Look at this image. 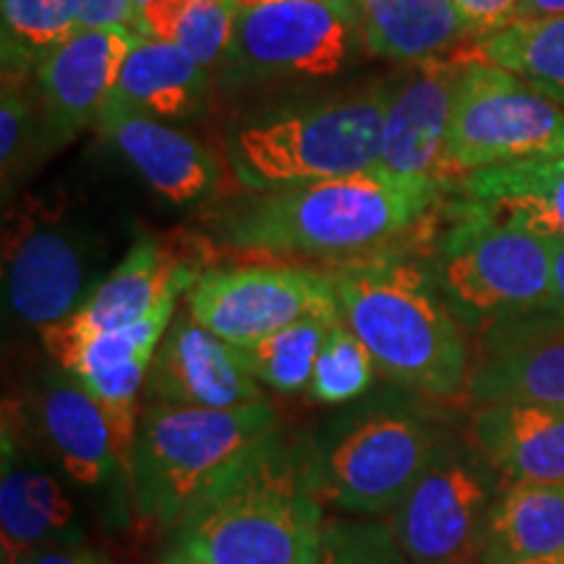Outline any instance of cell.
Segmentation results:
<instances>
[{
    "mask_svg": "<svg viewBox=\"0 0 564 564\" xmlns=\"http://www.w3.org/2000/svg\"><path fill=\"white\" fill-rule=\"evenodd\" d=\"M447 183L371 171L246 196L223 212L230 249L267 257L366 259L387 253L440 207Z\"/></svg>",
    "mask_w": 564,
    "mask_h": 564,
    "instance_id": "cell-1",
    "label": "cell"
},
{
    "mask_svg": "<svg viewBox=\"0 0 564 564\" xmlns=\"http://www.w3.org/2000/svg\"><path fill=\"white\" fill-rule=\"evenodd\" d=\"M322 531L308 444L278 432L181 520L175 549L207 564H316Z\"/></svg>",
    "mask_w": 564,
    "mask_h": 564,
    "instance_id": "cell-2",
    "label": "cell"
},
{
    "mask_svg": "<svg viewBox=\"0 0 564 564\" xmlns=\"http://www.w3.org/2000/svg\"><path fill=\"white\" fill-rule=\"evenodd\" d=\"M329 280L343 322L390 382L426 398L465 390L470 364L460 319L432 270L387 251L352 259Z\"/></svg>",
    "mask_w": 564,
    "mask_h": 564,
    "instance_id": "cell-3",
    "label": "cell"
},
{
    "mask_svg": "<svg viewBox=\"0 0 564 564\" xmlns=\"http://www.w3.org/2000/svg\"><path fill=\"white\" fill-rule=\"evenodd\" d=\"M278 434L267 400L243 408L150 405L131 453V497L144 520L178 528L202 497Z\"/></svg>",
    "mask_w": 564,
    "mask_h": 564,
    "instance_id": "cell-4",
    "label": "cell"
},
{
    "mask_svg": "<svg viewBox=\"0 0 564 564\" xmlns=\"http://www.w3.org/2000/svg\"><path fill=\"white\" fill-rule=\"evenodd\" d=\"M447 432L408 394H377L337 413L308 444L314 491L356 514L394 512Z\"/></svg>",
    "mask_w": 564,
    "mask_h": 564,
    "instance_id": "cell-5",
    "label": "cell"
},
{
    "mask_svg": "<svg viewBox=\"0 0 564 564\" xmlns=\"http://www.w3.org/2000/svg\"><path fill=\"white\" fill-rule=\"evenodd\" d=\"M392 87L377 84L246 126L228 144L232 173L264 194L379 167Z\"/></svg>",
    "mask_w": 564,
    "mask_h": 564,
    "instance_id": "cell-6",
    "label": "cell"
},
{
    "mask_svg": "<svg viewBox=\"0 0 564 564\" xmlns=\"http://www.w3.org/2000/svg\"><path fill=\"white\" fill-rule=\"evenodd\" d=\"M432 272L453 314L478 333L552 303L546 238L463 199L436 238Z\"/></svg>",
    "mask_w": 564,
    "mask_h": 564,
    "instance_id": "cell-7",
    "label": "cell"
},
{
    "mask_svg": "<svg viewBox=\"0 0 564 564\" xmlns=\"http://www.w3.org/2000/svg\"><path fill=\"white\" fill-rule=\"evenodd\" d=\"M552 154H564L562 105L510 70L465 55L444 147V183Z\"/></svg>",
    "mask_w": 564,
    "mask_h": 564,
    "instance_id": "cell-8",
    "label": "cell"
},
{
    "mask_svg": "<svg viewBox=\"0 0 564 564\" xmlns=\"http://www.w3.org/2000/svg\"><path fill=\"white\" fill-rule=\"evenodd\" d=\"M494 465L474 442L444 436L434 460L394 510L392 531L413 564H476L494 499Z\"/></svg>",
    "mask_w": 564,
    "mask_h": 564,
    "instance_id": "cell-9",
    "label": "cell"
},
{
    "mask_svg": "<svg viewBox=\"0 0 564 564\" xmlns=\"http://www.w3.org/2000/svg\"><path fill=\"white\" fill-rule=\"evenodd\" d=\"M186 308L228 345H249L303 319H343L329 274L295 264L207 270L186 293Z\"/></svg>",
    "mask_w": 564,
    "mask_h": 564,
    "instance_id": "cell-10",
    "label": "cell"
},
{
    "mask_svg": "<svg viewBox=\"0 0 564 564\" xmlns=\"http://www.w3.org/2000/svg\"><path fill=\"white\" fill-rule=\"evenodd\" d=\"M364 40L358 11L327 0H285L238 11L228 61L246 74L333 76Z\"/></svg>",
    "mask_w": 564,
    "mask_h": 564,
    "instance_id": "cell-11",
    "label": "cell"
},
{
    "mask_svg": "<svg viewBox=\"0 0 564 564\" xmlns=\"http://www.w3.org/2000/svg\"><path fill=\"white\" fill-rule=\"evenodd\" d=\"M3 259L11 312L42 333L89 299V243L45 212L30 209L6 232Z\"/></svg>",
    "mask_w": 564,
    "mask_h": 564,
    "instance_id": "cell-12",
    "label": "cell"
},
{
    "mask_svg": "<svg viewBox=\"0 0 564 564\" xmlns=\"http://www.w3.org/2000/svg\"><path fill=\"white\" fill-rule=\"evenodd\" d=\"M202 278L199 262L162 246L158 238H139L123 262L105 278L66 322L45 329L47 352L63 366L91 337L131 327L150 316L167 295H183Z\"/></svg>",
    "mask_w": 564,
    "mask_h": 564,
    "instance_id": "cell-13",
    "label": "cell"
},
{
    "mask_svg": "<svg viewBox=\"0 0 564 564\" xmlns=\"http://www.w3.org/2000/svg\"><path fill=\"white\" fill-rule=\"evenodd\" d=\"M465 392L481 405H564V312L544 306L481 329Z\"/></svg>",
    "mask_w": 564,
    "mask_h": 564,
    "instance_id": "cell-14",
    "label": "cell"
},
{
    "mask_svg": "<svg viewBox=\"0 0 564 564\" xmlns=\"http://www.w3.org/2000/svg\"><path fill=\"white\" fill-rule=\"evenodd\" d=\"M137 30H79L40 63L37 89L45 144H66L97 121L116 91Z\"/></svg>",
    "mask_w": 564,
    "mask_h": 564,
    "instance_id": "cell-15",
    "label": "cell"
},
{
    "mask_svg": "<svg viewBox=\"0 0 564 564\" xmlns=\"http://www.w3.org/2000/svg\"><path fill=\"white\" fill-rule=\"evenodd\" d=\"M150 405L243 408L262 403L257 379L238 364L225 340L202 327L192 314H181L154 352L147 377Z\"/></svg>",
    "mask_w": 564,
    "mask_h": 564,
    "instance_id": "cell-16",
    "label": "cell"
},
{
    "mask_svg": "<svg viewBox=\"0 0 564 564\" xmlns=\"http://www.w3.org/2000/svg\"><path fill=\"white\" fill-rule=\"evenodd\" d=\"M463 63V51L413 63L411 74L394 84L384 110L379 165L413 178L444 181V147Z\"/></svg>",
    "mask_w": 564,
    "mask_h": 564,
    "instance_id": "cell-17",
    "label": "cell"
},
{
    "mask_svg": "<svg viewBox=\"0 0 564 564\" xmlns=\"http://www.w3.org/2000/svg\"><path fill=\"white\" fill-rule=\"evenodd\" d=\"M19 411L3 419V470H0V531L3 564H19L47 544L79 541L76 507L53 470L21 447Z\"/></svg>",
    "mask_w": 564,
    "mask_h": 564,
    "instance_id": "cell-18",
    "label": "cell"
},
{
    "mask_svg": "<svg viewBox=\"0 0 564 564\" xmlns=\"http://www.w3.org/2000/svg\"><path fill=\"white\" fill-rule=\"evenodd\" d=\"M95 126L167 202H199L217 188L220 165L215 154L160 118L108 102Z\"/></svg>",
    "mask_w": 564,
    "mask_h": 564,
    "instance_id": "cell-19",
    "label": "cell"
},
{
    "mask_svg": "<svg viewBox=\"0 0 564 564\" xmlns=\"http://www.w3.org/2000/svg\"><path fill=\"white\" fill-rule=\"evenodd\" d=\"M474 444L505 484H564V405H481Z\"/></svg>",
    "mask_w": 564,
    "mask_h": 564,
    "instance_id": "cell-20",
    "label": "cell"
},
{
    "mask_svg": "<svg viewBox=\"0 0 564 564\" xmlns=\"http://www.w3.org/2000/svg\"><path fill=\"white\" fill-rule=\"evenodd\" d=\"M37 423L74 484L95 489L121 470L102 405L61 366L42 382Z\"/></svg>",
    "mask_w": 564,
    "mask_h": 564,
    "instance_id": "cell-21",
    "label": "cell"
},
{
    "mask_svg": "<svg viewBox=\"0 0 564 564\" xmlns=\"http://www.w3.org/2000/svg\"><path fill=\"white\" fill-rule=\"evenodd\" d=\"M463 202L546 238H564V154L486 167L453 186Z\"/></svg>",
    "mask_w": 564,
    "mask_h": 564,
    "instance_id": "cell-22",
    "label": "cell"
},
{
    "mask_svg": "<svg viewBox=\"0 0 564 564\" xmlns=\"http://www.w3.org/2000/svg\"><path fill=\"white\" fill-rule=\"evenodd\" d=\"M564 552V484H507L494 499L476 564H539Z\"/></svg>",
    "mask_w": 564,
    "mask_h": 564,
    "instance_id": "cell-23",
    "label": "cell"
},
{
    "mask_svg": "<svg viewBox=\"0 0 564 564\" xmlns=\"http://www.w3.org/2000/svg\"><path fill=\"white\" fill-rule=\"evenodd\" d=\"M207 68L171 40L137 34L110 102L152 118H186L207 97Z\"/></svg>",
    "mask_w": 564,
    "mask_h": 564,
    "instance_id": "cell-24",
    "label": "cell"
},
{
    "mask_svg": "<svg viewBox=\"0 0 564 564\" xmlns=\"http://www.w3.org/2000/svg\"><path fill=\"white\" fill-rule=\"evenodd\" d=\"M356 11L369 51L392 61L440 58L468 40L453 0H361Z\"/></svg>",
    "mask_w": 564,
    "mask_h": 564,
    "instance_id": "cell-25",
    "label": "cell"
},
{
    "mask_svg": "<svg viewBox=\"0 0 564 564\" xmlns=\"http://www.w3.org/2000/svg\"><path fill=\"white\" fill-rule=\"evenodd\" d=\"M463 53L510 70L564 108V17L512 21L489 37L468 42Z\"/></svg>",
    "mask_w": 564,
    "mask_h": 564,
    "instance_id": "cell-26",
    "label": "cell"
},
{
    "mask_svg": "<svg viewBox=\"0 0 564 564\" xmlns=\"http://www.w3.org/2000/svg\"><path fill=\"white\" fill-rule=\"evenodd\" d=\"M0 13L3 74L11 76H30L82 30L79 0H0Z\"/></svg>",
    "mask_w": 564,
    "mask_h": 564,
    "instance_id": "cell-27",
    "label": "cell"
},
{
    "mask_svg": "<svg viewBox=\"0 0 564 564\" xmlns=\"http://www.w3.org/2000/svg\"><path fill=\"white\" fill-rule=\"evenodd\" d=\"M335 322L303 319L257 343L230 345V348L236 352L238 364L257 382L272 387L278 392H299L312 382L316 356H319L324 337H327Z\"/></svg>",
    "mask_w": 564,
    "mask_h": 564,
    "instance_id": "cell-28",
    "label": "cell"
},
{
    "mask_svg": "<svg viewBox=\"0 0 564 564\" xmlns=\"http://www.w3.org/2000/svg\"><path fill=\"white\" fill-rule=\"evenodd\" d=\"M178 299L181 295H167L150 316L131 324V327L112 329V333L91 337V340L79 345V348L70 352L61 369H66L70 377L79 379L84 373L118 369V366H152L154 352H158L167 327L173 324L175 303H178Z\"/></svg>",
    "mask_w": 564,
    "mask_h": 564,
    "instance_id": "cell-29",
    "label": "cell"
},
{
    "mask_svg": "<svg viewBox=\"0 0 564 564\" xmlns=\"http://www.w3.org/2000/svg\"><path fill=\"white\" fill-rule=\"evenodd\" d=\"M377 361L343 319L329 327L324 345L316 356L308 394L319 405L356 403L373 384Z\"/></svg>",
    "mask_w": 564,
    "mask_h": 564,
    "instance_id": "cell-30",
    "label": "cell"
},
{
    "mask_svg": "<svg viewBox=\"0 0 564 564\" xmlns=\"http://www.w3.org/2000/svg\"><path fill=\"white\" fill-rule=\"evenodd\" d=\"M236 19L238 9L228 0H188L175 24L173 42L199 66L209 68L228 58L236 37Z\"/></svg>",
    "mask_w": 564,
    "mask_h": 564,
    "instance_id": "cell-31",
    "label": "cell"
},
{
    "mask_svg": "<svg viewBox=\"0 0 564 564\" xmlns=\"http://www.w3.org/2000/svg\"><path fill=\"white\" fill-rule=\"evenodd\" d=\"M45 144L42 123H34V100L24 89V76L3 74L0 91V165H3V186L17 178L21 167L30 165L32 150Z\"/></svg>",
    "mask_w": 564,
    "mask_h": 564,
    "instance_id": "cell-32",
    "label": "cell"
},
{
    "mask_svg": "<svg viewBox=\"0 0 564 564\" xmlns=\"http://www.w3.org/2000/svg\"><path fill=\"white\" fill-rule=\"evenodd\" d=\"M316 564H413L392 528L382 523H324Z\"/></svg>",
    "mask_w": 564,
    "mask_h": 564,
    "instance_id": "cell-33",
    "label": "cell"
},
{
    "mask_svg": "<svg viewBox=\"0 0 564 564\" xmlns=\"http://www.w3.org/2000/svg\"><path fill=\"white\" fill-rule=\"evenodd\" d=\"M453 6L460 13L468 42L505 30L520 11V0H453Z\"/></svg>",
    "mask_w": 564,
    "mask_h": 564,
    "instance_id": "cell-34",
    "label": "cell"
},
{
    "mask_svg": "<svg viewBox=\"0 0 564 564\" xmlns=\"http://www.w3.org/2000/svg\"><path fill=\"white\" fill-rule=\"evenodd\" d=\"M186 6L188 0H131L137 32L173 42L175 24Z\"/></svg>",
    "mask_w": 564,
    "mask_h": 564,
    "instance_id": "cell-35",
    "label": "cell"
},
{
    "mask_svg": "<svg viewBox=\"0 0 564 564\" xmlns=\"http://www.w3.org/2000/svg\"><path fill=\"white\" fill-rule=\"evenodd\" d=\"M79 26L82 30H100V26L137 30L131 0H79Z\"/></svg>",
    "mask_w": 564,
    "mask_h": 564,
    "instance_id": "cell-36",
    "label": "cell"
},
{
    "mask_svg": "<svg viewBox=\"0 0 564 564\" xmlns=\"http://www.w3.org/2000/svg\"><path fill=\"white\" fill-rule=\"evenodd\" d=\"M19 564H102V562L87 552H79V549H42V552L24 556Z\"/></svg>",
    "mask_w": 564,
    "mask_h": 564,
    "instance_id": "cell-37",
    "label": "cell"
},
{
    "mask_svg": "<svg viewBox=\"0 0 564 564\" xmlns=\"http://www.w3.org/2000/svg\"><path fill=\"white\" fill-rule=\"evenodd\" d=\"M546 243L552 253V303L549 306L564 312V238H546Z\"/></svg>",
    "mask_w": 564,
    "mask_h": 564,
    "instance_id": "cell-38",
    "label": "cell"
},
{
    "mask_svg": "<svg viewBox=\"0 0 564 564\" xmlns=\"http://www.w3.org/2000/svg\"><path fill=\"white\" fill-rule=\"evenodd\" d=\"M564 17V0H520L518 19H554Z\"/></svg>",
    "mask_w": 564,
    "mask_h": 564,
    "instance_id": "cell-39",
    "label": "cell"
},
{
    "mask_svg": "<svg viewBox=\"0 0 564 564\" xmlns=\"http://www.w3.org/2000/svg\"><path fill=\"white\" fill-rule=\"evenodd\" d=\"M230 6H236L238 11H249V9H259V6H270V3H285V0H228Z\"/></svg>",
    "mask_w": 564,
    "mask_h": 564,
    "instance_id": "cell-40",
    "label": "cell"
},
{
    "mask_svg": "<svg viewBox=\"0 0 564 564\" xmlns=\"http://www.w3.org/2000/svg\"><path fill=\"white\" fill-rule=\"evenodd\" d=\"M160 564H207V562H202V560H194V556L183 554V552H178V549H175V552H173V554H167L165 560H162Z\"/></svg>",
    "mask_w": 564,
    "mask_h": 564,
    "instance_id": "cell-41",
    "label": "cell"
},
{
    "mask_svg": "<svg viewBox=\"0 0 564 564\" xmlns=\"http://www.w3.org/2000/svg\"><path fill=\"white\" fill-rule=\"evenodd\" d=\"M327 3H337V6H350V9H356L361 0H327Z\"/></svg>",
    "mask_w": 564,
    "mask_h": 564,
    "instance_id": "cell-42",
    "label": "cell"
},
{
    "mask_svg": "<svg viewBox=\"0 0 564 564\" xmlns=\"http://www.w3.org/2000/svg\"><path fill=\"white\" fill-rule=\"evenodd\" d=\"M539 564H564V552H562V554H556V556H552V560L539 562Z\"/></svg>",
    "mask_w": 564,
    "mask_h": 564,
    "instance_id": "cell-43",
    "label": "cell"
}]
</instances>
